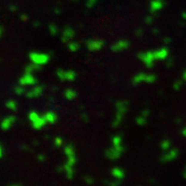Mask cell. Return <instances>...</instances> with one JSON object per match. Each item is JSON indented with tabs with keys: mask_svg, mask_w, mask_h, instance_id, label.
<instances>
[{
	"mask_svg": "<svg viewBox=\"0 0 186 186\" xmlns=\"http://www.w3.org/2000/svg\"><path fill=\"white\" fill-rule=\"evenodd\" d=\"M30 58L34 64H44L48 61L49 56L44 55V54H39V53H31Z\"/></svg>",
	"mask_w": 186,
	"mask_h": 186,
	"instance_id": "6da1fadb",
	"label": "cell"
},
{
	"mask_svg": "<svg viewBox=\"0 0 186 186\" xmlns=\"http://www.w3.org/2000/svg\"><path fill=\"white\" fill-rule=\"evenodd\" d=\"M35 82H36V80H34V78L31 75H28V73L25 75V77L20 80V83L23 85H32V84H34Z\"/></svg>",
	"mask_w": 186,
	"mask_h": 186,
	"instance_id": "7a4b0ae2",
	"label": "cell"
}]
</instances>
